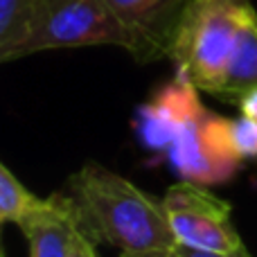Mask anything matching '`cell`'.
<instances>
[{
	"label": "cell",
	"instance_id": "1",
	"mask_svg": "<svg viewBox=\"0 0 257 257\" xmlns=\"http://www.w3.org/2000/svg\"><path fill=\"white\" fill-rule=\"evenodd\" d=\"M75 208L79 228L95 246L120 253L178 246L163 201L99 163H86L63 190Z\"/></svg>",
	"mask_w": 257,
	"mask_h": 257
},
{
	"label": "cell",
	"instance_id": "2",
	"mask_svg": "<svg viewBox=\"0 0 257 257\" xmlns=\"http://www.w3.org/2000/svg\"><path fill=\"white\" fill-rule=\"evenodd\" d=\"M250 9V0H192L169 54L183 81L217 95Z\"/></svg>",
	"mask_w": 257,
	"mask_h": 257
},
{
	"label": "cell",
	"instance_id": "3",
	"mask_svg": "<svg viewBox=\"0 0 257 257\" xmlns=\"http://www.w3.org/2000/svg\"><path fill=\"white\" fill-rule=\"evenodd\" d=\"M115 45L133 52V36L106 0H43L36 25L16 59L61 48Z\"/></svg>",
	"mask_w": 257,
	"mask_h": 257
},
{
	"label": "cell",
	"instance_id": "4",
	"mask_svg": "<svg viewBox=\"0 0 257 257\" xmlns=\"http://www.w3.org/2000/svg\"><path fill=\"white\" fill-rule=\"evenodd\" d=\"M163 205L178 246L205 253H235L244 246L232 223V205L214 192L181 181L167 190Z\"/></svg>",
	"mask_w": 257,
	"mask_h": 257
},
{
	"label": "cell",
	"instance_id": "5",
	"mask_svg": "<svg viewBox=\"0 0 257 257\" xmlns=\"http://www.w3.org/2000/svg\"><path fill=\"white\" fill-rule=\"evenodd\" d=\"M133 36L138 63L169 59L174 39L192 0H106Z\"/></svg>",
	"mask_w": 257,
	"mask_h": 257
},
{
	"label": "cell",
	"instance_id": "6",
	"mask_svg": "<svg viewBox=\"0 0 257 257\" xmlns=\"http://www.w3.org/2000/svg\"><path fill=\"white\" fill-rule=\"evenodd\" d=\"M16 226L27 239L30 257H72L81 232L66 192L50 194Z\"/></svg>",
	"mask_w": 257,
	"mask_h": 257
},
{
	"label": "cell",
	"instance_id": "7",
	"mask_svg": "<svg viewBox=\"0 0 257 257\" xmlns=\"http://www.w3.org/2000/svg\"><path fill=\"white\" fill-rule=\"evenodd\" d=\"M257 88V12L255 7L244 18V25L237 36L235 50H232L230 63L226 68V77L221 81V88L214 97L223 102H235L250 90Z\"/></svg>",
	"mask_w": 257,
	"mask_h": 257
},
{
	"label": "cell",
	"instance_id": "8",
	"mask_svg": "<svg viewBox=\"0 0 257 257\" xmlns=\"http://www.w3.org/2000/svg\"><path fill=\"white\" fill-rule=\"evenodd\" d=\"M43 0H0V61L16 59L36 25Z\"/></svg>",
	"mask_w": 257,
	"mask_h": 257
},
{
	"label": "cell",
	"instance_id": "9",
	"mask_svg": "<svg viewBox=\"0 0 257 257\" xmlns=\"http://www.w3.org/2000/svg\"><path fill=\"white\" fill-rule=\"evenodd\" d=\"M41 196L30 192L7 165H0V223H18L41 205Z\"/></svg>",
	"mask_w": 257,
	"mask_h": 257
},
{
	"label": "cell",
	"instance_id": "10",
	"mask_svg": "<svg viewBox=\"0 0 257 257\" xmlns=\"http://www.w3.org/2000/svg\"><path fill=\"white\" fill-rule=\"evenodd\" d=\"M181 248L183 257H253L246 250V246H241L239 250L235 253H205V250H194V248H187V246H178Z\"/></svg>",
	"mask_w": 257,
	"mask_h": 257
},
{
	"label": "cell",
	"instance_id": "11",
	"mask_svg": "<svg viewBox=\"0 0 257 257\" xmlns=\"http://www.w3.org/2000/svg\"><path fill=\"white\" fill-rule=\"evenodd\" d=\"M120 257H183L181 248H154V250H133V253H120Z\"/></svg>",
	"mask_w": 257,
	"mask_h": 257
},
{
	"label": "cell",
	"instance_id": "12",
	"mask_svg": "<svg viewBox=\"0 0 257 257\" xmlns=\"http://www.w3.org/2000/svg\"><path fill=\"white\" fill-rule=\"evenodd\" d=\"M239 108H241V113H244V117L257 122V88L250 90L248 95H244V97L239 99Z\"/></svg>",
	"mask_w": 257,
	"mask_h": 257
},
{
	"label": "cell",
	"instance_id": "13",
	"mask_svg": "<svg viewBox=\"0 0 257 257\" xmlns=\"http://www.w3.org/2000/svg\"><path fill=\"white\" fill-rule=\"evenodd\" d=\"M72 257H99L97 255V246H95L93 241L84 235V232H79V239H77V246H75Z\"/></svg>",
	"mask_w": 257,
	"mask_h": 257
}]
</instances>
